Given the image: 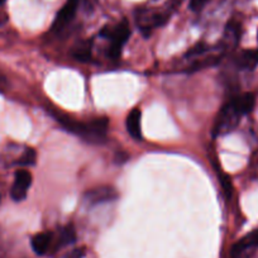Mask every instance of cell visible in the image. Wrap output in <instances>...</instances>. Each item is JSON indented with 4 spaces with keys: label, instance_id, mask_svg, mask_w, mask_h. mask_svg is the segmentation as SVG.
Wrapping results in <instances>:
<instances>
[{
    "label": "cell",
    "instance_id": "obj_1",
    "mask_svg": "<svg viewBox=\"0 0 258 258\" xmlns=\"http://www.w3.org/2000/svg\"><path fill=\"white\" fill-rule=\"evenodd\" d=\"M56 119L66 128V131L76 136H80L88 142L101 143L105 141L109 126L106 118H96L89 123H81V121H76L69 118L68 115L57 114Z\"/></svg>",
    "mask_w": 258,
    "mask_h": 258
},
{
    "label": "cell",
    "instance_id": "obj_2",
    "mask_svg": "<svg viewBox=\"0 0 258 258\" xmlns=\"http://www.w3.org/2000/svg\"><path fill=\"white\" fill-rule=\"evenodd\" d=\"M175 7L176 3H173L172 6H170L165 11H157V9L152 11V9L148 8L141 9L137 14V23L141 31H142V33L145 36H148V34H151V32L153 29L166 24V22L170 19L171 13L173 12Z\"/></svg>",
    "mask_w": 258,
    "mask_h": 258
},
{
    "label": "cell",
    "instance_id": "obj_3",
    "mask_svg": "<svg viewBox=\"0 0 258 258\" xmlns=\"http://www.w3.org/2000/svg\"><path fill=\"white\" fill-rule=\"evenodd\" d=\"M242 116V114L237 110L234 104L230 100L229 103H227L223 106L219 115H218V119L214 125V135L223 136L233 132L237 128L238 124H239V120Z\"/></svg>",
    "mask_w": 258,
    "mask_h": 258
},
{
    "label": "cell",
    "instance_id": "obj_4",
    "mask_svg": "<svg viewBox=\"0 0 258 258\" xmlns=\"http://www.w3.org/2000/svg\"><path fill=\"white\" fill-rule=\"evenodd\" d=\"M103 34H105V36H108V38H110L109 57L113 59L119 58L124 44L126 43L129 36H131V27H129L128 22H120V23L116 24V26L111 29L105 28Z\"/></svg>",
    "mask_w": 258,
    "mask_h": 258
},
{
    "label": "cell",
    "instance_id": "obj_5",
    "mask_svg": "<svg viewBox=\"0 0 258 258\" xmlns=\"http://www.w3.org/2000/svg\"><path fill=\"white\" fill-rule=\"evenodd\" d=\"M32 185V175L28 170L21 168L14 175V182L12 185L11 198L16 203L23 202L27 198L29 187Z\"/></svg>",
    "mask_w": 258,
    "mask_h": 258
},
{
    "label": "cell",
    "instance_id": "obj_6",
    "mask_svg": "<svg viewBox=\"0 0 258 258\" xmlns=\"http://www.w3.org/2000/svg\"><path fill=\"white\" fill-rule=\"evenodd\" d=\"M258 248V229L252 230L238 240L230 249V258H243L248 252Z\"/></svg>",
    "mask_w": 258,
    "mask_h": 258
},
{
    "label": "cell",
    "instance_id": "obj_7",
    "mask_svg": "<svg viewBox=\"0 0 258 258\" xmlns=\"http://www.w3.org/2000/svg\"><path fill=\"white\" fill-rule=\"evenodd\" d=\"M118 198V192L115 188L110 186H100V187L91 188L85 194V202L90 205L104 204V203H110Z\"/></svg>",
    "mask_w": 258,
    "mask_h": 258
},
{
    "label": "cell",
    "instance_id": "obj_8",
    "mask_svg": "<svg viewBox=\"0 0 258 258\" xmlns=\"http://www.w3.org/2000/svg\"><path fill=\"white\" fill-rule=\"evenodd\" d=\"M78 7L79 0H68V2L64 3V6L59 9L56 18H54L53 29L61 31V29H63L68 24H70L71 21L74 19V17H75Z\"/></svg>",
    "mask_w": 258,
    "mask_h": 258
},
{
    "label": "cell",
    "instance_id": "obj_9",
    "mask_svg": "<svg viewBox=\"0 0 258 258\" xmlns=\"http://www.w3.org/2000/svg\"><path fill=\"white\" fill-rule=\"evenodd\" d=\"M126 131L135 140H142V113L138 108L133 109L126 116Z\"/></svg>",
    "mask_w": 258,
    "mask_h": 258
},
{
    "label": "cell",
    "instance_id": "obj_10",
    "mask_svg": "<svg viewBox=\"0 0 258 258\" xmlns=\"http://www.w3.org/2000/svg\"><path fill=\"white\" fill-rule=\"evenodd\" d=\"M52 244V234L48 232L38 233V234L34 235L31 240L32 249L34 250V253L38 255H44L48 253L49 248Z\"/></svg>",
    "mask_w": 258,
    "mask_h": 258
},
{
    "label": "cell",
    "instance_id": "obj_11",
    "mask_svg": "<svg viewBox=\"0 0 258 258\" xmlns=\"http://www.w3.org/2000/svg\"><path fill=\"white\" fill-rule=\"evenodd\" d=\"M232 103L234 104L237 110L242 115H245V114H249L253 110V108H254L255 98L252 93H245L233 99Z\"/></svg>",
    "mask_w": 258,
    "mask_h": 258
},
{
    "label": "cell",
    "instance_id": "obj_12",
    "mask_svg": "<svg viewBox=\"0 0 258 258\" xmlns=\"http://www.w3.org/2000/svg\"><path fill=\"white\" fill-rule=\"evenodd\" d=\"M237 64L240 69H247V70H252L258 64V49H249V51H244L238 56Z\"/></svg>",
    "mask_w": 258,
    "mask_h": 258
},
{
    "label": "cell",
    "instance_id": "obj_13",
    "mask_svg": "<svg viewBox=\"0 0 258 258\" xmlns=\"http://www.w3.org/2000/svg\"><path fill=\"white\" fill-rule=\"evenodd\" d=\"M240 37V24L238 22L232 21L228 23L227 28H225V34H224V43H227L228 46H233V44H237L239 41Z\"/></svg>",
    "mask_w": 258,
    "mask_h": 258
},
{
    "label": "cell",
    "instance_id": "obj_14",
    "mask_svg": "<svg viewBox=\"0 0 258 258\" xmlns=\"http://www.w3.org/2000/svg\"><path fill=\"white\" fill-rule=\"evenodd\" d=\"M222 59V56L220 54H214V56H208V57H198L195 61H194V63L191 64L190 68H188V70L190 71H199V70H203V69H207L209 68V66H214V64H217L218 62Z\"/></svg>",
    "mask_w": 258,
    "mask_h": 258
},
{
    "label": "cell",
    "instance_id": "obj_15",
    "mask_svg": "<svg viewBox=\"0 0 258 258\" xmlns=\"http://www.w3.org/2000/svg\"><path fill=\"white\" fill-rule=\"evenodd\" d=\"M76 240V233L71 225L64 227L61 230L58 235V247H66V245H70L73 243H75Z\"/></svg>",
    "mask_w": 258,
    "mask_h": 258
},
{
    "label": "cell",
    "instance_id": "obj_16",
    "mask_svg": "<svg viewBox=\"0 0 258 258\" xmlns=\"http://www.w3.org/2000/svg\"><path fill=\"white\" fill-rule=\"evenodd\" d=\"M37 161V152L33 148H27L23 152V155L18 158L17 163L22 167H29V166H33Z\"/></svg>",
    "mask_w": 258,
    "mask_h": 258
},
{
    "label": "cell",
    "instance_id": "obj_17",
    "mask_svg": "<svg viewBox=\"0 0 258 258\" xmlns=\"http://www.w3.org/2000/svg\"><path fill=\"white\" fill-rule=\"evenodd\" d=\"M73 56L75 57V59L78 61H88L91 57V44L85 43L81 44V46L76 47L73 52Z\"/></svg>",
    "mask_w": 258,
    "mask_h": 258
},
{
    "label": "cell",
    "instance_id": "obj_18",
    "mask_svg": "<svg viewBox=\"0 0 258 258\" xmlns=\"http://www.w3.org/2000/svg\"><path fill=\"white\" fill-rule=\"evenodd\" d=\"M208 51H209V46L202 42V43H198L197 46H194L192 48H190V51L186 53V57H187V58H191V57L198 58V57L204 56Z\"/></svg>",
    "mask_w": 258,
    "mask_h": 258
},
{
    "label": "cell",
    "instance_id": "obj_19",
    "mask_svg": "<svg viewBox=\"0 0 258 258\" xmlns=\"http://www.w3.org/2000/svg\"><path fill=\"white\" fill-rule=\"evenodd\" d=\"M86 254V249L84 247L81 248H75V249L70 250L69 253L63 255L62 258H84Z\"/></svg>",
    "mask_w": 258,
    "mask_h": 258
},
{
    "label": "cell",
    "instance_id": "obj_20",
    "mask_svg": "<svg viewBox=\"0 0 258 258\" xmlns=\"http://www.w3.org/2000/svg\"><path fill=\"white\" fill-rule=\"evenodd\" d=\"M209 0H190V9L195 13L203 11L204 7L207 6Z\"/></svg>",
    "mask_w": 258,
    "mask_h": 258
},
{
    "label": "cell",
    "instance_id": "obj_21",
    "mask_svg": "<svg viewBox=\"0 0 258 258\" xmlns=\"http://www.w3.org/2000/svg\"><path fill=\"white\" fill-rule=\"evenodd\" d=\"M7 88H8V81H7V78L3 75V74L0 73V93L6 91Z\"/></svg>",
    "mask_w": 258,
    "mask_h": 258
},
{
    "label": "cell",
    "instance_id": "obj_22",
    "mask_svg": "<svg viewBox=\"0 0 258 258\" xmlns=\"http://www.w3.org/2000/svg\"><path fill=\"white\" fill-rule=\"evenodd\" d=\"M3 2H4V0H0V3H3Z\"/></svg>",
    "mask_w": 258,
    "mask_h": 258
}]
</instances>
